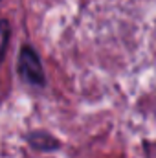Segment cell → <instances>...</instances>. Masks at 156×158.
I'll return each instance as SVG.
<instances>
[{
  "label": "cell",
  "instance_id": "cell-2",
  "mask_svg": "<svg viewBox=\"0 0 156 158\" xmlns=\"http://www.w3.org/2000/svg\"><path fill=\"white\" fill-rule=\"evenodd\" d=\"M28 142H30L33 147L40 149V151H51V149H57V147H59V142H57L51 134L42 132V131L28 134Z\"/></svg>",
  "mask_w": 156,
  "mask_h": 158
},
{
  "label": "cell",
  "instance_id": "cell-3",
  "mask_svg": "<svg viewBox=\"0 0 156 158\" xmlns=\"http://www.w3.org/2000/svg\"><path fill=\"white\" fill-rule=\"evenodd\" d=\"M9 35H11V28L7 20H0V61L6 57V50L9 44Z\"/></svg>",
  "mask_w": 156,
  "mask_h": 158
},
{
  "label": "cell",
  "instance_id": "cell-1",
  "mask_svg": "<svg viewBox=\"0 0 156 158\" xmlns=\"http://www.w3.org/2000/svg\"><path fill=\"white\" fill-rule=\"evenodd\" d=\"M18 76L22 77L24 83L33 86H42L46 83V76H44L39 55L30 46H22L18 53Z\"/></svg>",
  "mask_w": 156,
  "mask_h": 158
}]
</instances>
